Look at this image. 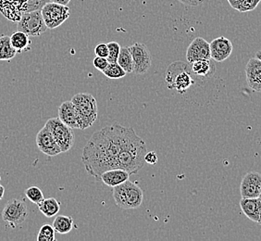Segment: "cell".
Returning <instances> with one entry per match:
<instances>
[{
    "label": "cell",
    "instance_id": "cell-28",
    "mask_svg": "<svg viewBox=\"0 0 261 241\" xmlns=\"http://www.w3.org/2000/svg\"><path fill=\"white\" fill-rule=\"evenodd\" d=\"M25 195L29 201H32L36 205H38L42 201L45 200L43 192L37 186H30L25 191Z\"/></svg>",
    "mask_w": 261,
    "mask_h": 241
},
{
    "label": "cell",
    "instance_id": "cell-2",
    "mask_svg": "<svg viewBox=\"0 0 261 241\" xmlns=\"http://www.w3.org/2000/svg\"><path fill=\"white\" fill-rule=\"evenodd\" d=\"M113 199L116 205L123 210H133L141 206L144 192L135 182L127 180L113 187Z\"/></svg>",
    "mask_w": 261,
    "mask_h": 241
},
{
    "label": "cell",
    "instance_id": "cell-3",
    "mask_svg": "<svg viewBox=\"0 0 261 241\" xmlns=\"http://www.w3.org/2000/svg\"><path fill=\"white\" fill-rule=\"evenodd\" d=\"M166 82L170 89H175L179 94L186 93L195 84L188 66L181 61L173 62L168 67Z\"/></svg>",
    "mask_w": 261,
    "mask_h": 241
},
{
    "label": "cell",
    "instance_id": "cell-30",
    "mask_svg": "<svg viewBox=\"0 0 261 241\" xmlns=\"http://www.w3.org/2000/svg\"><path fill=\"white\" fill-rule=\"evenodd\" d=\"M108 47H109V55L107 57V60H109L110 63L117 62L121 52V45L115 41H111L110 43H108Z\"/></svg>",
    "mask_w": 261,
    "mask_h": 241
},
{
    "label": "cell",
    "instance_id": "cell-35",
    "mask_svg": "<svg viewBox=\"0 0 261 241\" xmlns=\"http://www.w3.org/2000/svg\"><path fill=\"white\" fill-rule=\"evenodd\" d=\"M50 2H54V3L61 4V5L68 6V4L70 2V0H50Z\"/></svg>",
    "mask_w": 261,
    "mask_h": 241
},
{
    "label": "cell",
    "instance_id": "cell-21",
    "mask_svg": "<svg viewBox=\"0 0 261 241\" xmlns=\"http://www.w3.org/2000/svg\"><path fill=\"white\" fill-rule=\"evenodd\" d=\"M37 206L39 208V211L47 218L57 215L61 210V203L54 198L45 199Z\"/></svg>",
    "mask_w": 261,
    "mask_h": 241
},
{
    "label": "cell",
    "instance_id": "cell-10",
    "mask_svg": "<svg viewBox=\"0 0 261 241\" xmlns=\"http://www.w3.org/2000/svg\"><path fill=\"white\" fill-rule=\"evenodd\" d=\"M36 145L42 153L48 157H54L62 153L50 130L45 125L36 136Z\"/></svg>",
    "mask_w": 261,
    "mask_h": 241
},
{
    "label": "cell",
    "instance_id": "cell-6",
    "mask_svg": "<svg viewBox=\"0 0 261 241\" xmlns=\"http://www.w3.org/2000/svg\"><path fill=\"white\" fill-rule=\"evenodd\" d=\"M17 29L29 36H39L47 30L41 10L23 12L18 21Z\"/></svg>",
    "mask_w": 261,
    "mask_h": 241
},
{
    "label": "cell",
    "instance_id": "cell-14",
    "mask_svg": "<svg viewBox=\"0 0 261 241\" xmlns=\"http://www.w3.org/2000/svg\"><path fill=\"white\" fill-rule=\"evenodd\" d=\"M246 83L252 90L261 93V60L252 58L246 66Z\"/></svg>",
    "mask_w": 261,
    "mask_h": 241
},
{
    "label": "cell",
    "instance_id": "cell-25",
    "mask_svg": "<svg viewBox=\"0 0 261 241\" xmlns=\"http://www.w3.org/2000/svg\"><path fill=\"white\" fill-rule=\"evenodd\" d=\"M117 62L121 65V68L125 70L127 74L134 73V61L129 51V46L121 47Z\"/></svg>",
    "mask_w": 261,
    "mask_h": 241
},
{
    "label": "cell",
    "instance_id": "cell-32",
    "mask_svg": "<svg viewBox=\"0 0 261 241\" xmlns=\"http://www.w3.org/2000/svg\"><path fill=\"white\" fill-rule=\"evenodd\" d=\"M95 54L98 57H102V58H107L109 55V47H108V44L105 43H100L96 45L95 47Z\"/></svg>",
    "mask_w": 261,
    "mask_h": 241
},
{
    "label": "cell",
    "instance_id": "cell-29",
    "mask_svg": "<svg viewBox=\"0 0 261 241\" xmlns=\"http://www.w3.org/2000/svg\"><path fill=\"white\" fill-rule=\"evenodd\" d=\"M48 2H50V0H24V3L22 6V13L41 10Z\"/></svg>",
    "mask_w": 261,
    "mask_h": 241
},
{
    "label": "cell",
    "instance_id": "cell-40",
    "mask_svg": "<svg viewBox=\"0 0 261 241\" xmlns=\"http://www.w3.org/2000/svg\"><path fill=\"white\" fill-rule=\"evenodd\" d=\"M0 181H1V176H0Z\"/></svg>",
    "mask_w": 261,
    "mask_h": 241
},
{
    "label": "cell",
    "instance_id": "cell-5",
    "mask_svg": "<svg viewBox=\"0 0 261 241\" xmlns=\"http://www.w3.org/2000/svg\"><path fill=\"white\" fill-rule=\"evenodd\" d=\"M45 126L50 130L51 134L61 148V152H68L73 147L75 140L73 129L66 126L59 119V117L47 120Z\"/></svg>",
    "mask_w": 261,
    "mask_h": 241
},
{
    "label": "cell",
    "instance_id": "cell-16",
    "mask_svg": "<svg viewBox=\"0 0 261 241\" xmlns=\"http://www.w3.org/2000/svg\"><path fill=\"white\" fill-rule=\"evenodd\" d=\"M24 0H0V12L8 20L18 22L22 14Z\"/></svg>",
    "mask_w": 261,
    "mask_h": 241
},
{
    "label": "cell",
    "instance_id": "cell-7",
    "mask_svg": "<svg viewBox=\"0 0 261 241\" xmlns=\"http://www.w3.org/2000/svg\"><path fill=\"white\" fill-rule=\"evenodd\" d=\"M41 12L47 28L55 29L68 20L70 17V10L68 6L48 2L42 8Z\"/></svg>",
    "mask_w": 261,
    "mask_h": 241
},
{
    "label": "cell",
    "instance_id": "cell-17",
    "mask_svg": "<svg viewBox=\"0 0 261 241\" xmlns=\"http://www.w3.org/2000/svg\"><path fill=\"white\" fill-rule=\"evenodd\" d=\"M240 207L242 211L248 219L258 224L261 214V201L259 198H242Z\"/></svg>",
    "mask_w": 261,
    "mask_h": 241
},
{
    "label": "cell",
    "instance_id": "cell-22",
    "mask_svg": "<svg viewBox=\"0 0 261 241\" xmlns=\"http://www.w3.org/2000/svg\"><path fill=\"white\" fill-rule=\"evenodd\" d=\"M18 52L10 41V36L2 35L0 37V60L10 61L12 60Z\"/></svg>",
    "mask_w": 261,
    "mask_h": 241
},
{
    "label": "cell",
    "instance_id": "cell-34",
    "mask_svg": "<svg viewBox=\"0 0 261 241\" xmlns=\"http://www.w3.org/2000/svg\"><path fill=\"white\" fill-rule=\"evenodd\" d=\"M181 4L190 7H197L201 5L205 0H179Z\"/></svg>",
    "mask_w": 261,
    "mask_h": 241
},
{
    "label": "cell",
    "instance_id": "cell-38",
    "mask_svg": "<svg viewBox=\"0 0 261 241\" xmlns=\"http://www.w3.org/2000/svg\"><path fill=\"white\" fill-rule=\"evenodd\" d=\"M258 225H260V226H261V214H260V219H259V222H258Z\"/></svg>",
    "mask_w": 261,
    "mask_h": 241
},
{
    "label": "cell",
    "instance_id": "cell-39",
    "mask_svg": "<svg viewBox=\"0 0 261 241\" xmlns=\"http://www.w3.org/2000/svg\"><path fill=\"white\" fill-rule=\"evenodd\" d=\"M258 198H259V200H260V201H261V190H260V193H259V196H258Z\"/></svg>",
    "mask_w": 261,
    "mask_h": 241
},
{
    "label": "cell",
    "instance_id": "cell-11",
    "mask_svg": "<svg viewBox=\"0 0 261 241\" xmlns=\"http://www.w3.org/2000/svg\"><path fill=\"white\" fill-rule=\"evenodd\" d=\"M211 45L207 41L202 37H196L186 51V60L188 63H193L196 60H211Z\"/></svg>",
    "mask_w": 261,
    "mask_h": 241
},
{
    "label": "cell",
    "instance_id": "cell-13",
    "mask_svg": "<svg viewBox=\"0 0 261 241\" xmlns=\"http://www.w3.org/2000/svg\"><path fill=\"white\" fill-rule=\"evenodd\" d=\"M211 45V56L212 60L217 62H223L230 58L233 46L231 40L224 36H220L215 38L210 43Z\"/></svg>",
    "mask_w": 261,
    "mask_h": 241
},
{
    "label": "cell",
    "instance_id": "cell-27",
    "mask_svg": "<svg viewBox=\"0 0 261 241\" xmlns=\"http://www.w3.org/2000/svg\"><path fill=\"white\" fill-rule=\"evenodd\" d=\"M55 234L56 230L53 226L46 224L41 226L37 235V241H55Z\"/></svg>",
    "mask_w": 261,
    "mask_h": 241
},
{
    "label": "cell",
    "instance_id": "cell-31",
    "mask_svg": "<svg viewBox=\"0 0 261 241\" xmlns=\"http://www.w3.org/2000/svg\"><path fill=\"white\" fill-rule=\"evenodd\" d=\"M109 60H107V58H102L96 56V58L93 60V65L96 68V70L99 71H104L106 68L109 65Z\"/></svg>",
    "mask_w": 261,
    "mask_h": 241
},
{
    "label": "cell",
    "instance_id": "cell-23",
    "mask_svg": "<svg viewBox=\"0 0 261 241\" xmlns=\"http://www.w3.org/2000/svg\"><path fill=\"white\" fill-rule=\"evenodd\" d=\"M52 226L56 232L61 235L69 234L73 228V219L70 216H57L53 221Z\"/></svg>",
    "mask_w": 261,
    "mask_h": 241
},
{
    "label": "cell",
    "instance_id": "cell-12",
    "mask_svg": "<svg viewBox=\"0 0 261 241\" xmlns=\"http://www.w3.org/2000/svg\"><path fill=\"white\" fill-rule=\"evenodd\" d=\"M261 190V175L256 172L247 173L240 186L242 198H258Z\"/></svg>",
    "mask_w": 261,
    "mask_h": 241
},
{
    "label": "cell",
    "instance_id": "cell-19",
    "mask_svg": "<svg viewBox=\"0 0 261 241\" xmlns=\"http://www.w3.org/2000/svg\"><path fill=\"white\" fill-rule=\"evenodd\" d=\"M192 74L203 78H208L214 75L215 66L211 60H196L192 63Z\"/></svg>",
    "mask_w": 261,
    "mask_h": 241
},
{
    "label": "cell",
    "instance_id": "cell-33",
    "mask_svg": "<svg viewBox=\"0 0 261 241\" xmlns=\"http://www.w3.org/2000/svg\"><path fill=\"white\" fill-rule=\"evenodd\" d=\"M145 161L148 164H156L158 162V156L155 151H150V152H146V157H145Z\"/></svg>",
    "mask_w": 261,
    "mask_h": 241
},
{
    "label": "cell",
    "instance_id": "cell-4",
    "mask_svg": "<svg viewBox=\"0 0 261 241\" xmlns=\"http://www.w3.org/2000/svg\"><path fill=\"white\" fill-rule=\"evenodd\" d=\"M71 102L75 107L81 122V130H86L94 125L97 119L96 99L88 93H79L73 95Z\"/></svg>",
    "mask_w": 261,
    "mask_h": 241
},
{
    "label": "cell",
    "instance_id": "cell-36",
    "mask_svg": "<svg viewBox=\"0 0 261 241\" xmlns=\"http://www.w3.org/2000/svg\"><path fill=\"white\" fill-rule=\"evenodd\" d=\"M4 194H5V187L2 185H0V201L3 199Z\"/></svg>",
    "mask_w": 261,
    "mask_h": 241
},
{
    "label": "cell",
    "instance_id": "cell-18",
    "mask_svg": "<svg viewBox=\"0 0 261 241\" xmlns=\"http://www.w3.org/2000/svg\"><path fill=\"white\" fill-rule=\"evenodd\" d=\"M130 176V174L125 170L117 168L103 173L100 176V181H102L106 186L114 187L129 180Z\"/></svg>",
    "mask_w": 261,
    "mask_h": 241
},
{
    "label": "cell",
    "instance_id": "cell-1",
    "mask_svg": "<svg viewBox=\"0 0 261 241\" xmlns=\"http://www.w3.org/2000/svg\"><path fill=\"white\" fill-rule=\"evenodd\" d=\"M128 127L114 124L96 132L84 148L82 161L86 172L100 181L103 173L119 168V158Z\"/></svg>",
    "mask_w": 261,
    "mask_h": 241
},
{
    "label": "cell",
    "instance_id": "cell-26",
    "mask_svg": "<svg viewBox=\"0 0 261 241\" xmlns=\"http://www.w3.org/2000/svg\"><path fill=\"white\" fill-rule=\"evenodd\" d=\"M103 74L110 79H121L126 76L127 73L121 68L118 62H114V63H109V65L103 71Z\"/></svg>",
    "mask_w": 261,
    "mask_h": 241
},
{
    "label": "cell",
    "instance_id": "cell-9",
    "mask_svg": "<svg viewBox=\"0 0 261 241\" xmlns=\"http://www.w3.org/2000/svg\"><path fill=\"white\" fill-rule=\"evenodd\" d=\"M129 51L134 61V74L145 75L152 64L150 51L143 43H135L129 46Z\"/></svg>",
    "mask_w": 261,
    "mask_h": 241
},
{
    "label": "cell",
    "instance_id": "cell-20",
    "mask_svg": "<svg viewBox=\"0 0 261 241\" xmlns=\"http://www.w3.org/2000/svg\"><path fill=\"white\" fill-rule=\"evenodd\" d=\"M30 36L26 35L23 32L20 31H16L11 36H10V41L13 47L15 49L18 53H22L31 50Z\"/></svg>",
    "mask_w": 261,
    "mask_h": 241
},
{
    "label": "cell",
    "instance_id": "cell-15",
    "mask_svg": "<svg viewBox=\"0 0 261 241\" xmlns=\"http://www.w3.org/2000/svg\"><path fill=\"white\" fill-rule=\"evenodd\" d=\"M59 119L72 129H80L81 122L71 101H64L59 108Z\"/></svg>",
    "mask_w": 261,
    "mask_h": 241
},
{
    "label": "cell",
    "instance_id": "cell-37",
    "mask_svg": "<svg viewBox=\"0 0 261 241\" xmlns=\"http://www.w3.org/2000/svg\"><path fill=\"white\" fill-rule=\"evenodd\" d=\"M256 58L261 60V51H257V52H256Z\"/></svg>",
    "mask_w": 261,
    "mask_h": 241
},
{
    "label": "cell",
    "instance_id": "cell-24",
    "mask_svg": "<svg viewBox=\"0 0 261 241\" xmlns=\"http://www.w3.org/2000/svg\"><path fill=\"white\" fill-rule=\"evenodd\" d=\"M232 9L239 12H248L255 10L261 0H227Z\"/></svg>",
    "mask_w": 261,
    "mask_h": 241
},
{
    "label": "cell",
    "instance_id": "cell-8",
    "mask_svg": "<svg viewBox=\"0 0 261 241\" xmlns=\"http://www.w3.org/2000/svg\"><path fill=\"white\" fill-rule=\"evenodd\" d=\"M1 216L12 228H16L25 221L28 216V208L24 201L13 199L7 202Z\"/></svg>",
    "mask_w": 261,
    "mask_h": 241
}]
</instances>
